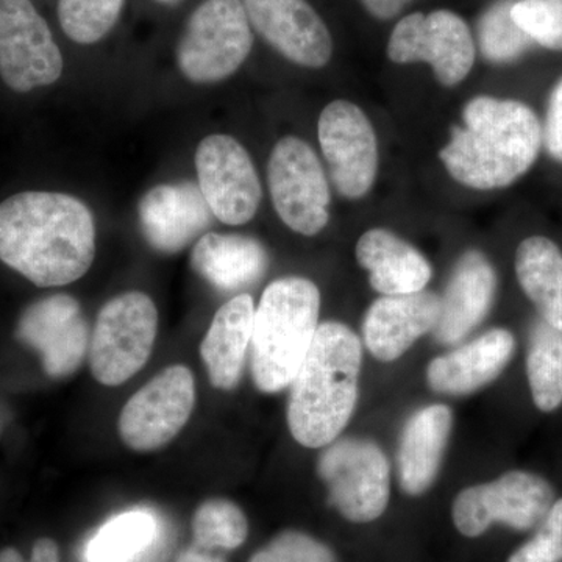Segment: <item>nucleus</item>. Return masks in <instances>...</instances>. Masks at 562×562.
<instances>
[{
	"instance_id": "obj_1",
	"label": "nucleus",
	"mask_w": 562,
	"mask_h": 562,
	"mask_svg": "<svg viewBox=\"0 0 562 562\" xmlns=\"http://www.w3.org/2000/svg\"><path fill=\"white\" fill-rule=\"evenodd\" d=\"M94 257V217L74 195L27 191L0 203V260L36 286L74 283Z\"/></svg>"
},
{
	"instance_id": "obj_2",
	"label": "nucleus",
	"mask_w": 562,
	"mask_h": 562,
	"mask_svg": "<svg viewBox=\"0 0 562 562\" xmlns=\"http://www.w3.org/2000/svg\"><path fill=\"white\" fill-rule=\"evenodd\" d=\"M542 147V125L530 106L491 95L473 98L439 151L453 180L472 190H502L530 171Z\"/></svg>"
},
{
	"instance_id": "obj_3",
	"label": "nucleus",
	"mask_w": 562,
	"mask_h": 562,
	"mask_svg": "<svg viewBox=\"0 0 562 562\" xmlns=\"http://www.w3.org/2000/svg\"><path fill=\"white\" fill-rule=\"evenodd\" d=\"M361 341L341 322L317 327L308 353L292 380L288 425L308 449L328 446L349 424L358 398Z\"/></svg>"
},
{
	"instance_id": "obj_4",
	"label": "nucleus",
	"mask_w": 562,
	"mask_h": 562,
	"mask_svg": "<svg viewBox=\"0 0 562 562\" xmlns=\"http://www.w3.org/2000/svg\"><path fill=\"white\" fill-rule=\"evenodd\" d=\"M321 292L312 280L272 281L255 310L251 375L258 390H286L297 375L319 327Z\"/></svg>"
},
{
	"instance_id": "obj_5",
	"label": "nucleus",
	"mask_w": 562,
	"mask_h": 562,
	"mask_svg": "<svg viewBox=\"0 0 562 562\" xmlns=\"http://www.w3.org/2000/svg\"><path fill=\"white\" fill-rule=\"evenodd\" d=\"M251 46L243 0H203L177 44V63L192 83H216L241 68Z\"/></svg>"
},
{
	"instance_id": "obj_6",
	"label": "nucleus",
	"mask_w": 562,
	"mask_h": 562,
	"mask_svg": "<svg viewBox=\"0 0 562 562\" xmlns=\"http://www.w3.org/2000/svg\"><path fill=\"white\" fill-rule=\"evenodd\" d=\"M158 330V312L149 295L124 292L102 306L90 346L92 376L120 386L149 361Z\"/></svg>"
},
{
	"instance_id": "obj_7",
	"label": "nucleus",
	"mask_w": 562,
	"mask_h": 562,
	"mask_svg": "<svg viewBox=\"0 0 562 562\" xmlns=\"http://www.w3.org/2000/svg\"><path fill=\"white\" fill-rule=\"evenodd\" d=\"M319 475L330 491V503L344 519L369 524L382 517L390 503L391 465L376 443L341 439L319 460Z\"/></svg>"
},
{
	"instance_id": "obj_8",
	"label": "nucleus",
	"mask_w": 562,
	"mask_h": 562,
	"mask_svg": "<svg viewBox=\"0 0 562 562\" xmlns=\"http://www.w3.org/2000/svg\"><path fill=\"white\" fill-rule=\"evenodd\" d=\"M268 183L280 220L292 232L314 236L330 220V187L316 151L295 136H284L269 157Z\"/></svg>"
},
{
	"instance_id": "obj_9",
	"label": "nucleus",
	"mask_w": 562,
	"mask_h": 562,
	"mask_svg": "<svg viewBox=\"0 0 562 562\" xmlns=\"http://www.w3.org/2000/svg\"><path fill=\"white\" fill-rule=\"evenodd\" d=\"M553 498L552 486L542 476L508 472L495 482L460 492L452 508L454 527L468 538H479L495 522L513 530H531L552 508Z\"/></svg>"
},
{
	"instance_id": "obj_10",
	"label": "nucleus",
	"mask_w": 562,
	"mask_h": 562,
	"mask_svg": "<svg viewBox=\"0 0 562 562\" xmlns=\"http://www.w3.org/2000/svg\"><path fill=\"white\" fill-rule=\"evenodd\" d=\"M387 55L397 65L428 63L443 87H454L475 63V43L462 18L449 10L412 13L391 33Z\"/></svg>"
},
{
	"instance_id": "obj_11",
	"label": "nucleus",
	"mask_w": 562,
	"mask_h": 562,
	"mask_svg": "<svg viewBox=\"0 0 562 562\" xmlns=\"http://www.w3.org/2000/svg\"><path fill=\"white\" fill-rule=\"evenodd\" d=\"M63 55L31 0H0V77L29 92L60 79Z\"/></svg>"
},
{
	"instance_id": "obj_12",
	"label": "nucleus",
	"mask_w": 562,
	"mask_h": 562,
	"mask_svg": "<svg viewBox=\"0 0 562 562\" xmlns=\"http://www.w3.org/2000/svg\"><path fill=\"white\" fill-rule=\"evenodd\" d=\"M194 403L195 383L190 369L180 364L165 369L122 408V441L135 452L161 449L183 430Z\"/></svg>"
},
{
	"instance_id": "obj_13",
	"label": "nucleus",
	"mask_w": 562,
	"mask_h": 562,
	"mask_svg": "<svg viewBox=\"0 0 562 562\" xmlns=\"http://www.w3.org/2000/svg\"><path fill=\"white\" fill-rule=\"evenodd\" d=\"M199 188L211 213L227 225L254 220L261 184L249 151L231 135H210L195 150Z\"/></svg>"
},
{
	"instance_id": "obj_14",
	"label": "nucleus",
	"mask_w": 562,
	"mask_h": 562,
	"mask_svg": "<svg viewBox=\"0 0 562 562\" xmlns=\"http://www.w3.org/2000/svg\"><path fill=\"white\" fill-rule=\"evenodd\" d=\"M319 143L336 191L351 201L364 198L379 172V143L364 111L349 101L325 106Z\"/></svg>"
},
{
	"instance_id": "obj_15",
	"label": "nucleus",
	"mask_w": 562,
	"mask_h": 562,
	"mask_svg": "<svg viewBox=\"0 0 562 562\" xmlns=\"http://www.w3.org/2000/svg\"><path fill=\"white\" fill-rule=\"evenodd\" d=\"M16 336L38 351L50 379L72 375L90 346V330L80 303L68 294L50 295L29 305L18 322Z\"/></svg>"
},
{
	"instance_id": "obj_16",
	"label": "nucleus",
	"mask_w": 562,
	"mask_h": 562,
	"mask_svg": "<svg viewBox=\"0 0 562 562\" xmlns=\"http://www.w3.org/2000/svg\"><path fill=\"white\" fill-rule=\"evenodd\" d=\"M250 25L286 60L321 69L333 55L325 22L306 0H243Z\"/></svg>"
},
{
	"instance_id": "obj_17",
	"label": "nucleus",
	"mask_w": 562,
	"mask_h": 562,
	"mask_svg": "<svg viewBox=\"0 0 562 562\" xmlns=\"http://www.w3.org/2000/svg\"><path fill=\"white\" fill-rule=\"evenodd\" d=\"M146 241L161 254H177L209 228L211 210L199 184L191 181L158 184L138 205Z\"/></svg>"
},
{
	"instance_id": "obj_18",
	"label": "nucleus",
	"mask_w": 562,
	"mask_h": 562,
	"mask_svg": "<svg viewBox=\"0 0 562 562\" xmlns=\"http://www.w3.org/2000/svg\"><path fill=\"white\" fill-rule=\"evenodd\" d=\"M441 297L428 291L383 295L372 303L362 324L369 351L383 362L401 358L425 333L435 330Z\"/></svg>"
},
{
	"instance_id": "obj_19",
	"label": "nucleus",
	"mask_w": 562,
	"mask_h": 562,
	"mask_svg": "<svg viewBox=\"0 0 562 562\" xmlns=\"http://www.w3.org/2000/svg\"><path fill=\"white\" fill-rule=\"evenodd\" d=\"M497 291V276L490 260L479 250H469L454 266L452 279L441 297V314L432 336L452 346L482 324Z\"/></svg>"
},
{
	"instance_id": "obj_20",
	"label": "nucleus",
	"mask_w": 562,
	"mask_h": 562,
	"mask_svg": "<svg viewBox=\"0 0 562 562\" xmlns=\"http://www.w3.org/2000/svg\"><path fill=\"white\" fill-rule=\"evenodd\" d=\"M514 350L513 333L492 328L460 349L432 360L427 371L428 383L441 394H472L501 375Z\"/></svg>"
},
{
	"instance_id": "obj_21",
	"label": "nucleus",
	"mask_w": 562,
	"mask_h": 562,
	"mask_svg": "<svg viewBox=\"0 0 562 562\" xmlns=\"http://www.w3.org/2000/svg\"><path fill=\"white\" fill-rule=\"evenodd\" d=\"M452 409L446 405L422 408L403 428L397 453L398 483L409 495L430 490L452 432Z\"/></svg>"
},
{
	"instance_id": "obj_22",
	"label": "nucleus",
	"mask_w": 562,
	"mask_h": 562,
	"mask_svg": "<svg viewBox=\"0 0 562 562\" xmlns=\"http://www.w3.org/2000/svg\"><path fill=\"white\" fill-rule=\"evenodd\" d=\"M357 260L383 295L414 294L431 280V266L416 247L386 228H372L357 244Z\"/></svg>"
},
{
	"instance_id": "obj_23",
	"label": "nucleus",
	"mask_w": 562,
	"mask_h": 562,
	"mask_svg": "<svg viewBox=\"0 0 562 562\" xmlns=\"http://www.w3.org/2000/svg\"><path fill=\"white\" fill-rule=\"evenodd\" d=\"M255 305L249 294L224 303L201 344V357L211 384L231 391L239 383L254 331Z\"/></svg>"
},
{
	"instance_id": "obj_24",
	"label": "nucleus",
	"mask_w": 562,
	"mask_h": 562,
	"mask_svg": "<svg viewBox=\"0 0 562 562\" xmlns=\"http://www.w3.org/2000/svg\"><path fill=\"white\" fill-rule=\"evenodd\" d=\"M192 269L222 292L243 290L261 279L268 254L258 239L206 233L191 254Z\"/></svg>"
},
{
	"instance_id": "obj_25",
	"label": "nucleus",
	"mask_w": 562,
	"mask_h": 562,
	"mask_svg": "<svg viewBox=\"0 0 562 562\" xmlns=\"http://www.w3.org/2000/svg\"><path fill=\"white\" fill-rule=\"evenodd\" d=\"M516 273L542 321L562 331V251L546 236H531L517 247Z\"/></svg>"
},
{
	"instance_id": "obj_26",
	"label": "nucleus",
	"mask_w": 562,
	"mask_h": 562,
	"mask_svg": "<svg viewBox=\"0 0 562 562\" xmlns=\"http://www.w3.org/2000/svg\"><path fill=\"white\" fill-rule=\"evenodd\" d=\"M532 401L543 413L562 405V331L547 322L532 327L527 358Z\"/></svg>"
},
{
	"instance_id": "obj_27",
	"label": "nucleus",
	"mask_w": 562,
	"mask_h": 562,
	"mask_svg": "<svg viewBox=\"0 0 562 562\" xmlns=\"http://www.w3.org/2000/svg\"><path fill=\"white\" fill-rule=\"evenodd\" d=\"M157 522L147 512L121 514L98 531L87 547L88 562H128L154 541Z\"/></svg>"
},
{
	"instance_id": "obj_28",
	"label": "nucleus",
	"mask_w": 562,
	"mask_h": 562,
	"mask_svg": "<svg viewBox=\"0 0 562 562\" xmlns=\"http://www.w3.org/2000/svg\"><path fill=\"white\" fill-rule=\"evenodd\" d=\"M249 522L236 503L210 498L195 509L192 536L195 546L210 550H235L246 542Z\"/></svg>"
},
{
	"instance_id": "obj_29",
	"label": "nucleus",
	"mask_w": 562,
	"mask_h": 562,
	"mask_svg": "<svg viewBox=\"0 0 562 562\" xmlns=\"http://www.w3.org/2000/svg\"><path fill=\"white\" fill-rule=\"evenodd\" d=\"M125 0H58L63 32L77 44L105 38L120 21Z\"/></svg>"
},
{
	"instance_id": "obj_30",
	"label": "nucleus",
	"mask_w": 562,
	"mask_h": 562,
	"mask_svg": "<svg viewBox=\"0 0 562 562\" xmlns=\"http://www.w3.org/2000/svg\"><path fill=\"white\" fill-rule=\"evenodd\" d=\"M513 3L514 0L495 3L480 21V49L487 61H514L530 49L532 40L513 20Z\"/></svg>"
},
{
	"instance_id": "obj_31",
	"label": "nucleus",
	"mask_w": 562,
	"mask_h": 562,
	"mask_svg": "<svg viewBox=\"0 0 562 562\" xmlns=\"http://www.w3.org/2000/svg\"><path fill=\"white\" fill-rule=\"evenodd\" d=\"M512 14L532 43L562 50V0H516Z\"/></svg>"
},
{
	"instance_id": "obj_32",
	"label": "nucleus",
	"mask_w": 562,
	"mask_h": 562,
	"mask_svg": "<svg viewBox=\"0 0 562 562\" xmlns=\"http://www.w3.org/2000/svg\"><path fill=\"white\" fill-rule=\"evenodd\" d=\"M249 562H338L330 547L302 531L280 532L258 550Z\"/></svg>"
},
{
	"instance_id": "obj_33",
	"label": "nucleus",
	"mask_w": 562,
	"mask_h": 562,
	"mask_svg": "<svg viewBox=\"0 0 562 562\" xmlns=\"http://www.w3.org/2000/svg\"><path fill=\"white\" fill-rule=\"evenodd\" d=\"M541 524L535 538L516 550L508 562L562 561V498L553 503Z\"/></svg>"
},
{
	"instance_id": "obj_34",
	"label": "nucleus",
	"mask_w": 562,
	"mask_h": 562,
	"mask_svg": "<svg viewBox=\"0 0 562 562\" xmlns=\"http://www.w3.org/2000/svg\"><path fill=\"white\" fill-rule=\"evenodd\" d=\"M542 144L554 160L562 162V79L554 85L547 106Z\"/></svg>"
},
{
	"instance_id": "obj_35",
	"label": "nucleus",
	"mask_w": 562,
	"mask_h": 562,
	"mask_svg": "<svg viewBox=\"0 0 562 562\" xmlns=\"http://www.w3.org/2000/svg\"><path fill=\"white\" fill-rule=\"evenodd\" d=\"M0 562H60L58 546L49 538L38 539L33 546L31 561H25L16 549L0 550Z\"/></svg>"
},
{
	"instance_id": "obj_36",
	"label": "nucleus",
	"mask_w": 562,
	"mask_h": 562,
	"mask_svg": "<svg viewBox=\"0 0 562 562\" xmlns=\"http://www.w3.org/2000/svg\"><path fill=\"white\" fill-rule=\"evenodd\" d=\"M360 2L372 16L387 21L397 16L412 0H360Z\"/></svg>"
},
{
	"instance_id": "obj_37",
	"label": "nucleus",
	"mask_w": 562,
	"mask_h": 562,
	"mask_svg": "<svg viewBox=\"0 0 562 562\" xmlns=\"http://www.w3.org/2000/svg\"><path fill=\"white\" fill-rule=\"evenodd\" d=\"M176 562H227L216 550L203 549L192 543L177 557Z\"/></svg>"
},
{
	"instance_id": "obj_38",
	"label": "nucleus",
	"mask_w": 562,
	"mask_h": 562,
	"mask_svg": "<svg viewBox=\"0 0 562 562\" xmlns=\"http://www.w3.org/2000/svg\"><path fill=\"white\" fill-rule=\"evenodd\" d=\"M158 3H165V5H171V3L180 2V0H155Z\"/></svg>"
}]
</instances>
